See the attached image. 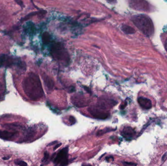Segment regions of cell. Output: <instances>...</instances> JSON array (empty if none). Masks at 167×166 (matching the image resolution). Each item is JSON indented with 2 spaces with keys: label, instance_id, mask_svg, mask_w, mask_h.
Listing matches in <instances>:
<instances>
[{
  "label": "cell",
  "instance_id": "cell-4",
  "mask_svg": "<svg viewBox=\"0 0 167 166\" xmlns=\"http://www.w3.org/2000/svg\"><path fill=\"white\" fill-rule=\"evenodd\" d=\"M54 163L61 166L68 164V147L63 148L57 153L54 160Z\"/></svg>",
  "mask_w": 167,
  "mask_h": 166
},
{
  "label": "cell",
  "instance_id": "cell-9",
  "mask_svg": "<svg viewBox=\"0 0 167 166\" xmlns=\"http://www.w3.org/2000/svg\"><path fill=\"white\" fill-rule=\"evenodd\" d=\"M71 101L77 107L86 106L88 104L86 102V100L84 97H82L80 94L74 96L71 98Z\"/></svg>",
  "mask_w": 167,
  "mask_h": 166
},
{
  "label": "cell",
  "instance_id": "cell-27",
  "mask_svg": "<svg viewBox=\"0 0 167 166\" xmlns=\"http://www.w3.org/2000/svg\"><path fill=\"white\" fill-rule=\"evenodd\" d=\"M84 88H85V89L88 92H89V93H90V90H89V89L88 88V87H85V86H84Z\"/></svg>",
  "mask_w": 167,
  "mask_h": 166
},
{
  "label": "cell",
  "instance_id": "cell-21",
  "mask_svg": "<svg viewBox=\"0 0 167 166\" xmlns=\"http://www.w3.org/2000/svg\"><path fill=\"white\" fill-rule=\"evenodd\" d=\"M69 120L70 122L72 124H74L75 123V122H76L75 118L73 116H70L69 117Z\"/></svg>",
  "mask_w": 167,
  "mask_h": 166
},
{
  "label": "cell",
  "instance_id": "cell-11",
  "mask_svg": "<svg viewBox=\"0 0 167 166\" xmlns=\"http://www.w3.org/2000/svg\"><path fill=\"white\" fill-rule=\"evenodd\" d=\"M14 63V61L11 57L6 55H2L0 57V64L6 67L11 66Z\"/></svg>",
  "mask_w": 167,
  "mask_h": 166
},
{
  "label": "cell",
  "instance_id": "cell-8",
  "mask_svg": "<svg viewBox=\"0 0 167 166\" xmlns=\"http://www.w3.org/2000/svg\"><path fill=\"white\" fill-rule=\"evenodd\" d=\"M136 133L134 130L130 127H125L121 132V135L126 139H132L135 135Z\"/></svg>",
  "mask_w": 167,
  "mask_h": 166
},
{
  "label": "cell",
  "instance_id": "cell-22",
  "mask_svg": "<svg viewBox=\"0 0 167 166\" xmlns=\"http://www.w3.org/2000/svg\"><path fill=\"white\" fill-rule=\"evenodd\" d=\"M15 2L20 5L21 7H23V4L22 0H15Z\"/></svg>",
  "mask_w": 167,
  "mask_h": 166
},
{
  "label": "cell",
  "instance_id": "cell-18",
  "mask_svg": "<svg viewBox=\"0 0 167 166\" xmlns=\"http://www.w3.org/2000/svg\"><path fill=\"white\" fill-rule=\"evenodd\" d=\"M34 131H35L33 129H29L27 131L26 135V139H30V138H31L35 135Z\"/></svg>",
  "mask_w": 167,
  "mask_h": 166
},
{
  "label": "cell",
  "instance_id": "cell-13",
  "mask_svg": "<svg viewBox=\"0 0 167 166\" xmlns=\"http://www.w3.org/2000/svg\"><path fill=\"white\" fill-rule=\"evenodd\" d=\"M43 78L47 89L50 91H51L54 85L53 80L50 77L46 75H44Z\"/></svg>",
  "mask_w": 167,
  "mask_h": 166
},
{
  "label": "cell",
  "instance_id": "cell-12",
  "mask_svg": "<svg viewBox=\"0 0 167 166\" xmlns=\"http://www.w3.org/2000/svg\"><path fill=\"white\" fill-rule=\"evenodd\" d=\"M17 134V132H9L7 131H0V138L6 140H11Z\"/></svg>",
  "mask_w": 167,
  "mask_h": 166
},
{
  "label": "cell",
  "instance_id": "cell-28",
  "mask_svg": "<svg viewBox=\"0 0 167 166\" xmlns=\"http://www.w3.org/2000/svg\"><path fill=\"white\" fill-rule=\"evenodd\" d=\"M165 48H166V50L167 51V40H166V43H165Z\"/></svg>",
  "mask_w": 167,
  "mask_h": 166
},
{
  "label": "cell",
  "instance_id": "cell-23",
  "mask_svg": "<svg viewBox=\"0 0 167 166\" xmlns=\"http://www.w3.org/2000/svg\"><path fill=\"white\" fill-rule=\"evenodd\" d=\"M123 163L125 165H136V164H134L133 163H129V162H123Z\"/></svg>",
  "mask_w": 167,
  "mask_h": 166
},
{
  "label": "cell",
  "instance_id": "cell-30",
  "mask_svg": "<svg viewBox=\"0 0 167 166\" xmlns=\"http://www.w3.org/2000/svg\"><path fill=\"white\" fill-rule=\"evenodd\" d=\"M0 88H1V85H0ZM2 89H0V90H1Z\"/></svg>",
  "mask_w": 167,
  "mask_h": 166
},
{
  "label": "cell",
  "instance_id": "cell-26",
  "mask_svg": "<svg viewBox=\"0 0 167 166\" xmlns=\"http://www.w3.org/2000/svg\"><path fill=\"white\" fill-rule=\"evenodd\" d=\"M56 142H57V141H54V142H51V143L49 145H48V146H52V145H54V144H55V143H56Z\"/></svg>",
  "mask_w": 167,
  "mask_h": 166
},
{
  "label": "cell",
  "instance_id": "cell-1",
  "mask_svg": "<svg viewBox=\"0 0 167 166\" xmlns=\"http://www.w3.org/2000/svg\"><path fill=\"white\" fill-rule=\"evenodd\" d=\"M23 89L27 96L32 100H38L44 94L40 78L34 73H30L25 78Z\"/></svg>",
  "mask_w": 167,
  "mask_h": 166
},
{
  "label": "cell",
  "instance_id": "cell-14",
  "mask_svg": "<svg viewBox=\"0 0 167 166\" xmlns=\"http://www.w3.org/2000/svg\"><path fill=\"white\" fill-rule=\"evenodd\" d=\"M121 30L126 34H133L135 33V30L134 28L126 25H122Z\"/></svg>",
  "mask_w": 167,
  "mask_h": 166
},
{
  "label": "cell",
  "instance_id": "cell-3",
  "mask_svg": "<svg viewBox=\"0 0 167 166\" xmlns=\"http://www.w3.org/2000/svg\"><path fill=\"white\" fill-rule=\"evenodd\" d=\"M50 52L52 57L57 61L64 62L67 63L69 60L67 51L63 45L60 43L53 44L51 46Z\"/></svg>",
  "mask_w": 167,
  "mask_h": 166
},
{
  "label": "cell",
  "instance_id": "cell-17",
  "mask_svg": "<svg viewBox=\"0 0 167 166\" xmlns=\"http://www.w3.org/2000/svg\"><path fill=\"white\" fill-rule=\"evenodd\" d=\"M115 130V129H111V128H105L103 130H100V131H99L97 133V136H99V135H102L108 132H112V131H114Z\"/></svg>",
  "mask_w": 167,
  "mask_h": 166
},
{
  "label": "cell",
  "instance_id": "cell-15",
  "mask_svg": "<svg viewBox=\"0 0 167 166\" xmlns=\"http://www.w3.org/2000/svg\"><path fill=\"white\" fill-rule=\"evenodd\" d=\"M46 13V11H45V10H42V11H39V12H32L31 13H29L28 15H27L24 18H23L22 20V21H26V20L29 19L31 17L36 15H37V14H45Z\"/></svg>",
  "mask_w": 167,
  "mask_h": 166
},
{
  "label": "cell",
  "instance_id": "cell-5",
  "mask_svg": "<svg viewBox=\"0 0 167 166\" xmlns=\"http://www.w3.org/2000/svg\"><path fill=\"white\" fill-rule=\"evenodd\" d=\"M89 113L95 118L99 119H105L108 118L110 116V114L105 109L100 107H91L88 109Z\"/></svg>",
  "mask_w": 167,
  "mask_h": 166
},
{
  "label": "cell",
  "instance_id": "cell-25",
  "mask_svg": "<svg viewBox=\"0 0 167 166\" xmlns=\"http://www.w3.org/2000/svg\"><path fill=\"white\" fill-rule=\"evenodd\" d=\"M61 145H62V144L61 143H59V144H57L55 147H54V149H53V150H55L56 149H57V148H58L60 146H61Z\"/></svg>",
  "mask_w": 167,
  "mask_h": 166
},
{
  "label": "cell",
  "instance_id": "cell-10",
  "mask_svg": "<svg viewBox=\"0 0 167 166\" xmlns=\"http://www.w3.org/2000/svg\"><path fill=\"white\" fill-rule=\"evenodd\" d=\"M138 102L141 107L145 109H149L152 107L151 101L147 98L140 97L138 99Z\"/></svg>",
  "mask_w": 167,
  "mask_h": 166
},
{
  "label": "cell",
  "instance_id": "cell-19",
  "mask_svg": "<svg viewBox=\"0 0 167 166\" xmlns=\"http://www.w3.org/2000/svg\"><path fill=\"white\" fill-rule=\"evenodd\" d=\"M49 153L47 152V151H45L44 153V157L43 158V159L42 160V162L43 163H45L46 162L47 160H49Z\"/></svg>",
  "mask_w": 167,
  "mask_h": 166
},
{
  "label": "cell",
  "instance_id": "cell-24",
  "mask_svg": "<svg viewBox=\"0 0 167 166\" xmlns=\"http://www.w3.org/2000/svg\"><path fill=\"white\" fill-rule=\"evenodd\" d=\"M106 1L110 4H115L116 3V0H106Z\"/></svg>",
  "mask_w": 167,
  "mask_h": 166
},
{
  "label": "cell",
  "instance_id": "cell-6",
  "mask_svg": "<svg viewBox=\"0 0 167 166\" xmlns=\"http://www.w3.org/2000/svg\"><path fill=\"white\" fill-rule=\"evenodd\" d=\"M148 5L145 0H129L130 6L137 10H148L149 8Z\"/></svg>",
  "mask_w": 167,
  "mask_h": 166
},
{
  "label": "cell",
  "instance_id": "cell-16",
  "mask_svg": "<svg viewBox=\"0 0 167 166\" xmlns=\"http://www.w3.org/2000/svg\"><path fill=\"white\" fill-rule=\"evenodd\" d=\"M42 41L44 44H48L50 41V35L47 32H45L42 35Z\"/></svg>",
  "mask_w": 167,
  "mask_h": 166
},
{
  "label": "cell",
  "instance_id": "cell-7",
  "mask_svg": "<svg viewBox=\"0 0 167 166\" xmlns=\"http://www.w3.org/2000/svg\"><path fill=\"white\" fill-rule=\"evenodd\" d=\"M116 104L115 101L109 99H102L99 100L98 107L103 109L112 108Z\"/></svg>",
  "mask_w": 167,
  "mask_h": 166
},
{
  "label": "cell",
  "instance_id": "cell-29",
  "mask_svg": "<svg viewBox=\"0 0 167 166\" xmlns=\"http://www.w3.org/2000/svg\"><path fill=\"white\" fill-rule=\"evenodd\" d=\"M9 158H10V157H3V160H7V159H8Z\"/></svg>",
  "mask_w": 167,
  "mask_h": 166
},
{
  "label": "cell",
  "instance_id": "cell-20",
  "mask_svg": "<svg viewBox=\"0 0 167 166\" xmlns=\"http://www.w3.org/2000/svg\"><path fill=\"white\" fill-rule=\"evenodd\" d=\"M15 163L17 165H19V166H27L28 164L24 161H18V162H15Z\"/></svg>",
  "mask_w": 167,
  "mask_h": 166
},
{
  "label": "cell",
  "instance_id": "cell-2",
  "mask_svg": "<svg viewBox=\"0 0 167 166\" xmlns=\"http://www.w3.org/2000/svg\"><path fill=\"white\" fill-rule=\"evenodd\" d=\"M132 21L135 26L146 36L150 37L154 33V26L152 21L147 16L138 15L134 16Z\"/></svg>",
  "mask_w": 167,
  "mask_h": 166
}]
</instances>
